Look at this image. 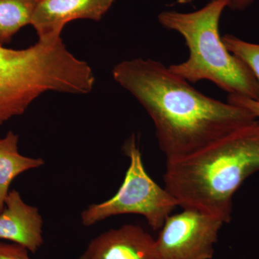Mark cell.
Returning <instances> with one entry per match:
<instances>
[{"instance_id":"obj_3","label":"cell","mask_w":259,"mask_h":259,"mask_svg":"<svg viewBox=\"0 0 259 259\" xmlns=\"http://www.w3.org/2000/svg\"><path fill=\"white\" fill-rule=\"evenodd\" d=\"M95 84L91 66L71 54L61 37L20 50L0 44V125L23 115L42 94L85 95Z\"/></svg>"},{"instance_id":"obj_9","label":"cell","mask_w":259,"mask_h":259,"mask_svg":"<svg viewBox=\"0 0 259 259\" xmlns=\"http://www.w3.org/2000/svg\"><path fill=\"white\" fill-rule=\"evenodd\" d=\"M42 226L44 220L37 207L25 202L18 191L10 190L0 212V240L35 253L44 243Z\"/></svg>"},{"instance_id":"obj_4","label":"cell","mask_w":259,"mask_h":259,"mask_svg":"<svg viewBox=\"0 0 259 259\" xmlns=\"http://www.w3.org/2000/svg\"><path fill=\"white\" fill-rule=\"evenodd\" d=\"M226 0H212L192 13L161 12L158 20L163 28L178 32L189 49L188 59L168 69L188 82L211 81L228 95L257 100L259 85L254 75L228 50L220 34V20Z\"/></svg>"},{"instance_id":"obj_1","label":"cell","mask_w":259,"mask_h":259,"mask_svg":"<svg viewBox=\"0 0 259 259\" xmlns=\"http://www.w3.org/2000/svg\"><path fill=\"white\" fill-rule=\"evenodd\" d=\"M112 75L151 117L166 161L197 152L258 120L243 107L200 93L160 61H122Z\"/></svg>"},{"instance_id":"obj_13","label":"cell","mask_w":259,"mask_h":259,"mask_svg":"<svg viewBox=\"0 0 259 259\" xmlns=\"http://www.w3.org/2000/svg\"><path fill=\"white\" fill-rule=\"evenodd\" d=\"M28 252L21 245L0 242V259H30Z\"/></svg>"},{"instance_id":"obj_8","label":"cell","mask_w":259,"mask_h":259,"mask_svg":"<svg viewBox=\"0 0 259 259\" xmlns=\"http://www.w3.org/2000/svg\"><path fill=\"white\" fill-rule=\"evenodd\" d=\"M79 259H158L156 238L142 227L124 225L94 238Z\"/></svg>"},{"instance_id":"obj_14","label":"cell","mask_w":259,"mask_h":259,"mask_svg":"<svg viewBox=\"0 0 259 259\" xmlns=\"http://www.w3.org/2000/svg\"><path fill=\"white\" fill-rule=\"evenodd\" d=\"M233 105L243 107L259 118V102L248 97L236 96V95H228V101Z\"/></svg>"},{"instance_id":"obj_10","label":"cell","mask_w":259,"mask_h":259,"mask_svg":"<svg viewBox=\"0 0 259 259\" xmlns=\"http://www.w3.org/2000/svg\"><path fill=\"white\" fill-rule=\"evenodd\" d=\"M18 143V135L13 131H9L4 138L0 139V212L4 209L5 199L13 181L24 172L45 164L42 158L20 154Z\"/></svg>"},{"instance_id":"obj_12","label":"cell","mask_w":259,"mask_h":259,"mask_svg":"<svg viewBox=\"0 0 259 259\" xmlns=\"http://www.w3.org/2000/svg\"><path fill=\"white\" fill-rule=\"evenodd\" d=\"M222 39L228 50L249 68L259 85V44L245 41L231 34H226Z\"/></svg>"},{"instance_id":"obj_15","label":"cell","mask_w":259,"mask_h":259,"mask_svg":"<svg viewBox=\"0 0 259 259\" xmlns=\"http://www.w3.org/2000/svg\"><path fill=\"white\" fill-rule=\"evenodd\" d=\"M212 1V0H211ZM227 8L233 10H243L253 3L254 0H226Z\"/></svg>"},{"instance_id":"obj_6","label":"cell","mask_w":259,"mask_h":259,"mask_svg":"<svg viewBox=\"0 0 259 259\" xmlns=\"http://www.w3.org/2000/svg\"><path fill=\"white\" fill-rule=\"evenodd\" d=\"M169 214L156 238L158 259H212L225 223L198 209Z\"/></svg>"},{"instance_id":"obj_11","label":"cell","mask_w":259,"mask_h":259,"mask_svg":"<svg viewBox=\"0 0 259 259\" xmlns=\"http://www.w3.org/2000/svg\"><path fill=\"white\" fill-rule=\"evenodd\" d=\"M40 0H0V44L10 42L23 27L30 25Z\"/></svg>"},{"instance_id":"obj_2","label":"cell","mask_w":259,"mask_h":259,"mask_svg":"<svg viewBox=\"0 0 259 259\" xmlns=\"http://www.w3.org/2000/svg\"><path fill=\"white\" fill-rule=\"evenodd\" d=\"M259 171V121L237 130L185 157L166 161L165 187L182 208L231 222L233 197Z\"/></svg>"},{"instance_id":"obj_5","label":"cell","mask_w":259,"mask_h":259,"mask_svg":"<svg viewBox=\"0 0 259 259\" xmlns=\"http://www.w3.org/2000/svg\"><path fill=\"white\" fill-rule=\"evenodd\" d=\"M123 151L130 164L120 188L111 198L83 210L81 224L93 226L112 216L135 214L143 216L153 231H158L178 202L148 175L134 134L124 144Z\"/></svg>"},{"instance_id":"obj_7","label":"cell","mask_w":259,"mask_h":259,"mask_svg":"<svg viewBox=\"0 0 259 259\" xmlns=\"http://www.w3.org/2000/svg\"><path fill=\"white\" fill-rule=\"evenodd\" d=\"M115 0H40L30 25L38 40L61 37L66 24L76 20L98 22Z\"/></svg>"}]
</instances>
